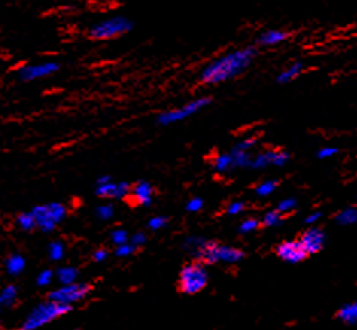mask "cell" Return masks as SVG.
I'll list each match as a JSON object with an SVG mask.
<instances>
[{
	"label": "cell",
	"mask_w": 357,
	"mask_h": 330,
	"mask_svg": "<svg viewBox=\"0 0 357 330\" xmlns=\"http://www.w3.org/2000/svg\"><path fill=\"white\" fill-rule=\"evenodd\" d=\"M211 165H213L216 172H227L233 167V157L229 152H222V154H218L213 157Z\"/></svg>",
	"instance_id": "7402d4cb"
},
{
	"label": "cell",
	"mask_w": 357,
	"mask_h": 330,
	"mask_svg": "<svg viewBox=\"0 0 357 330\" xmlns=\"http://www.w3.org/2000/svg\"><path fill=\"white\" fill-rule=\"evenodd\" d=\"M108 259V251L105 248H98L95 253H93V260L98 262V264H102Z\"/></svg>",
	"instance_id": "ab89813d"
},
{
	"label": "cell",
	"mask_w": 357,
	"mask_h": 330,
	"mask_svg": "<svg viewBox=\"0 0 357 330\" xmlns=\"http://www.w3.org/2000/svg\"><path fill=\"white\" fill-rule=\"evenodd\" d=\"M337 317L348 324H356L357 323V301L344 306L341 310H339Z\"/></svg>",
	"instance_id": "d4e9b609"
},
{
	"label": "cell",
	"mask_w": 357,
	"mask_h": 330,
	"mask_svg": "<svg viewBox=\"0 0 357 330\" xmlns=\"http://www.w3.org/2000/svg\"><path fill=\"white\" fill-rule=\"evenodd\" d=\"M336 223L341 225H353L357 224V209L356 207H347L336 215Z\"/></svg>",
	"instance_id": "cb8c5ba5"
},
{
	"label": "cell",
	"mask_w": 357,
	"mask_h": 330,
	"mask_svg": "<svg viewBox=\"0 0 357 330\" xmlns=\"http://www.w3.org/2000/svg\"><path fill=\"white\" fill-rule=\"evenodd\" d=\"M5 309V306H3V303H2V300H0V314H2V310Z\"/></svg>",
	"instance_id": "b9f144b4"
},
{
	"label": "cell",
	"mask_w": 357,
	"mask_h": 330,
	"mask_svg": "<svg viewBox=\"0 0 357 330\" xmlns=\"http://www.w3.org/2000/svg\"><path fill=\"white\" fill-rule=\"evenodd\" d=\"M303 70H304V64L296 61V63L289 66L287 69H284L283 72H280V75L277 76V82H280V84L292 82L294 80L298 78V76L303 73Z\"/></svg>",
	"instance_id": "ac0fdd59"
},
{
	"label": "cell",
	"mask_w": 357,
	"mask_h": 330,
	"mask_svg": "<svg viewBox=\"0 0 357 330\" xmlns=\"http://www.w3.org/2000/svg\"><path fill=\"white\" fill-rule=\"evenodd\" d=\"M337 152H339L337 148L326 147V148H321V149L317 152V156H318L319 160H326V158H330V157H335V156L337 154Z\"/></svg>",
	"instance_id": "74e56055"
},
{
	"label": "cell",
	"mask_w": 357,
	"mask_h": 330,
	"mask_svg": "<svg viewBox=\"0 0 357 330\" xmlns=\"http://www.w3.org/2000/svg\"><path fill=\"white\" fill-rule=\"evenodd\" d=\"M289 37H291V33H289L287 31L269 29V31H265L263 33H260L257 38V45L263 46V47H272V46L284 43L286 40H289Z\"/></svg>",
	"instance_id": "9a60e30c"
},
{
	"label": "cell",
	"mask_w": 357,
	"mask_h": 330,
	"mask_svg": "<svg viewBox=\"0 0 357 330\" xmlns=\"http://www.w3.org/2000/svg\"><path fill=\"white\" fill-rule=\"evenodd\" d=\"M277 255L289 264H298V262L307 257V253L304 251L300 241H286L277 247Z\"/></svg>",
	"instance_id": "7c38bea8"
},
{
	"label": "cell",
	"mask_w": 357,
	"mask_h": 330,
	"mask_svg": "<svg viewBox=\"0 0 357 330\" xmlns=\"http://www.w3.org/2000/svg\"><path fill=\"white\" fill-rule=\"evenodd\" d=\"M15 225L19 230L24 232V233H29L37 230V223H36V218H33L32 211H23V213L17 215L15 218Z\"/></svg>",
	"instance_id": "d6986e66"
},
{
	"label": "cell",
	"mask_w": 357,
	"mask_h": 330,
	"mask_svg": "<svg viewBox=\"0 0 357 330\" xmlns=\"http://www.w3.org/2000/svg\"><path fill=\"white\" fill-rule=\"evenodd\" d=\"M296 204H298V202H296L295 198H286L283 201H280V204L277 206V211H280V213L284 216L294 211L296 209Z\"/></svg>",
	"instance_id": "4dcf8cb0"
},
{
	"label": "cell",
	"mask_w": 357,
	"mask_h": 330,
	"mask_svg": "<svg viewBox=\"0 0 357 330\" xmlns=\"http://www.w3.org/2000/svg\"><path fill=\"white\" fill-rule=\"evenodd\" d=\"M298 241L303 245L304 251L307 253V256H309V255H314V253L322 250V247H324V242H326V234L321 230V228L313 227V228H309V230H305Z\"/></svg>",
	"instance_id": "5bb4252c"
},
{
	"label": "cell",
	"mask_w": 357,
	"mask_h": 330,
	"mask_svg": "<svg viewBox=\"0 0 357 330\" xmlns=\"http://www.w3.org/2000/svg\"><path fill=\"white\" fill-rule=\"evenodd\" d=\"M26 267H28L26 257L20 255V253H13V255L8 256L5 260V271L6 274L11 277L22 276L24 273V269H26Z\"/></svg>",
	"instance_id": "2e32d148"
},
{
	"label": "cell",
	"mask_w": 357,
	"mask_h": 330,
	"mask_svg": "<svg viewBox=\"0 0 357 330\" xmlns=\"http://www.w3.org/2000/svg\"><path fill=\"white\" fill-rule=\"evenodd\" d=\"M167 218L166 216H152L149 221H148V228L152 232H158V230H163V228L167 225Z\"/></svg>",
	"instance_id": "1f68e13d"
},
{
	"label": "cell",
	"mask_w": 357,
	"mask_h": 330,
	"mask_svg": "<svg viewBox=\"0 0 357 330\" xmlns=\"http://www.w3.org/2000/svg\"><path fill=\"white\" fill-rule=\"evenodd\" d=\"M257 145V139L256 137H248V139H243V140H241L239 143H236L234 145V148L236 149H239V151H246V152H250L254 147Z\"/></svg>",
	"instance_id": "e575fe53"
},
{
	"label": "cell",
	"mask_w": 357,
	"mask_h": 330,
	"mask_svg": "<svg viewBox=\"0 0 357 330\" xmlns=\"http://www.w3.org/2000/svg\"><path fill=\"white\" fill-rule=\"evenodd\" d=\"M36 283L38 287H49L55 283V271L41 269L36 277Z\"/></svg>",
	"instance_id": "484cf974"
},
{
	"label": "cell",
	"mask_w": 357,
	"mask_h": 330,
	"mask_svg": "<svg viewBox=\"0 0 357 330\" xmlns=\"http://www.w3.org/2000/svg\"><path fill=\"white\" fill-rule=\"evenodd\" d=\"M283 215L280 213V211H277V210H271V211H268V213L263 216V219H261V224L265 225V227H275V225H280L283 223Z\"/></svg>",
	"instance_id": "f1b7e54d"
},
{
	"label": "cell",
	"mask_w": 357,
	"mask_h": 330,
	"mask_svg": "<svg viewBox=\"0 0 357 330\" xmlns=\"http://www.w3.org/2000/svg\"><path fill=\"white\" fill-rule=\"evenodd\" d=\"M95 192L102 200H125L130 197L131 184L128 181H114L109 175H100L96 180Z\"/></svg>",
	"instance_id": "30bf717a"
},
{
	"label": "cell",
	"mask_w": 357,
	"mask_h": 330,
	"mask_svg": "<svg viewBox=\"0 0 357 330\" xmlns=\"http://www.w3.org/2000/svg\"><path fill=\"white\" fill-rule=\"evenodd\" d=\"M210 104H211V98H207V96L197 98L184 105L169 108V110H166V112H161L157 117V123L161 126H167V125L183 122L197 113H199L201 110L208 107Z\"/></svg>",
	"instance_id": "8992f818"
},
{
	"label": "cell",
	"mask_w": 357,
	"mask_h": 330,
	"mask_svg": "<svg viewBox=\"0 0 357 330\" xmlns=\"http://www.w3.org/2000/svg\"><path fill=\"white\" fill-rule=\"evenodd\" d=\"M61 66H59L58 61H38V63H29V64H22L15 69L14 75L15 78L20 82H37V81H43L47 78H52L55 76Z\"/></svg>",
	"instance_id": "ba28073f"
},
{
	"label": "cell",
	"mask_w": 357,
	"mask_h": 330,
	"mask_svg": "<svg viewBox=\"0 0 357 330\" xmlns=\"http://www.w3.org/2000/svg\"><path fill=\"white\" fill-rule=\"evenodd\" d=\"M243 210H245V202H242V201H233L227 206V213L231 215V216L241 215Z\"/></svg>",
	"instance_id": "d590c367"
},
{
	"label": "cell",
	"mask_w": 357,
	"mask_h": 330,
	"mask_svg": "<svg viewBox=\"0 0 357 330\" xmlns=\"http://www.w3.org/2000/svg\"><path fill=\"white\" fill-rule=\"evenodd\" d=\"M289 160H291V154L284 149H268L261 151L257 156H252L250 167L252 169H265L268 166H284Z\"/></svg>",
	"instance_id": "8fae6325"
},
{
	"label": "cell",
	"mask_w": 357,
	"mask_h": 330,
	"mask_svg": "<svg viewBox=\"0 0 357 330\" xmlns=\"http://www.w3.org/2000/svg\"><path fill=\"white\" fill-rule=\"evenodd\" d=\"M131 236L128 234V232L123 230V228H116V230L112 232V236H109V239H112V243L114 247H119V245H123L126 242H130Z\"/></svg>",
	"instance_id": "f546056e"
},
{
	"label": "cell",
	"mask_w": 357,
	"mask_h": 330,
	"mask_svg": "<svg viewBox=\"0 0 357 330\" xmlns=\"http://www.w3.org/2000/svg\"><path fill=\"white\" fill-rule=\"evenodd\" d=\"M90 292H91V286L89 283L75 282L70 285H58L55 290L49 294V299L73 309L75 304L86 300L90 295Z\"/></svg>",
	"instance_id": "9c48e42d"
},
{
	"label": "cell",
	"mask_w": 357,
	"mask_h": 330,
	"mask_svg": "<svg viewBox=\"0 0 357 330\" xmlns=\"http://www.w3.org/2000/svg\"><path fill=\"white\" fill-rule=\"evenodd\" d=\"M67 255V247L63 241H52L47 245V257L52 262H63Z\"/></svg>",
	"instance_id": "ffe728a7"
},
{
	"label": "cell",
	"mask_w": 357,
	"mask_h": 330,
	"mask_svg": "<svg viewBox=\"0 0 357 330\" xmlns=\"http://www.w3.org/2000/svg\"><path fill=\"white\" fill-rule=\"evenodd\" d=\"M277 186H278V181H277V180H266V181H263V183H260V184L257 186V188H256V193H257L259 197H261V198L269 197L271 193L275 192Z\"/></svg>",
	"instance_id": "83f0119b"
},
{
	"label": "cell",
	"mask_w": 357,
	"mask_h": 330,
	"mask_svg": "<svg viewBox=\"0 0 357 330\" xmlns=\"http://www.w3.org/2000/svg\"><path fill=\"white\" fill-rule=\"evenodd\" d=\"M134 29V22L126 15H112L90 24L87 36L93 41H109L123 37Z\"/></svg>",
	"instance_id": "3957f363"
},
{
	"label": "cell",
	"mask_w": 357,
	"mask_h": 330,
	"mask_svg": "<svg viewBox=\"0 0 357 330\" xmlns=\"http://www.w3.org/2000/svg\"><path fill=\"white\" fill-rule=\"evenodd\" d=\"M55 282L58 285H70L79 282V271L73 265H59L55 269Z\"/></svg>",
	"instance_id": "e0dca14e"
},
{
	"label": "cell",
	"mask_w": 357,
	"mask_h": 330,
	"mask_svg": "<svg viewBox=\"0 0 357 330\" xmlns=\"http://www.w3.org/2000/svg\"><path fill=\"white\" fill-rule=\"evenodd\" d=\"M130 242L134 245L135 248H142L143 245H146V242H148V238H146V234L144 233H142V232H139V233H134L131 238H130Z\"/></svg>",
	"instance_id": "8d00e7d4"
},
{
	"label": "cell",
	"mask_w": 357,
	"mask_h": 330,
	"mask_svg": "<svg viewBox=\"0 0 357 330\" xmlns=\"http://www.w3.org/2000/svg\"><path fill=\"white\" fill-rule=\"evenodd\" d=\"M208 283V274L202 264L193 262V264H187L180 271V278H178V285L184 294H198Z\"/></svg>",
	"instance_id": "52a82bcc"
},
{
	"label": "cell",
	"mask_w": 357,
	"mask_h": 330,
	"mask_svg": "<svg viewBox=\"0 0 357 330\" xmlns=\"http://www.w3.org/2000/svg\"><path fill=\"white\" fill-rule=\"evenodd\" d=\"M259 225H260L259 219L248 218V219H245V221H242V224L239 225V232L241 233H251L256 230V228H259Z\"/></svg>",
	"instance_id": "836d02e7"
},
{
	"label": "cell",
	"mask_w": 357,
	"mask_h": 330,
	"mask_svg": "<svg viewBox=\"0 0 357 330\" xmlns=\"http://www.w3.org/2000/svg\"><path fill=\"white\" fill-rule=\"evenodd\" d=\"M72 308H67L64 304H59L54 300H45L36 304L26 315L23 317L20 323V330H38L45 326L52 324L54 321L63 318L69 314Z\"/></svg>",
	"instance_id": "7a4b0ae2"
},
{
	"label": "cell",
	"mask_w": 357,
	"mask_h": 330,
	"mask_svg": "<svg viewBox=\"0 0 357 330\" xmlns=\"http://www.w3.org/2000/svg\"><path fill=\"white\" fill-rule=\"evenodd\" d=\"M128 198L135 206H151L152 201H154V188H152L151 183L140 180L135 184H131V192Z\"/></svg>",
	"instance_id": "4fadbf2b"
},
{
	"label": "cell",
	"mask_w": 357,
	"mask_h": 330,
	"mask_svg": "<svg viewBox=\"0 0 357 330\" xmlns=\"http://www.w3.org/2000/svg\"><path fill=\"white\" fill-rule=\"evenodd\" d=\"M135 251H137V248H135L131 242L119 245V247H116V250H114L117 257H130L134 255Z\"/></svg>",
	"instance_id": "d6a6232c"
},
{
	"label": "cell",
	"mask_w": 357,
	"mask_h": 330,
	"mask_svg": "<svg viewBox=\"0 0 357 330\" xmlns=\"http://www.w3.org/2000/svg\"><path fill=\"white\" fill-rule=\"evenodd\" d=\"M257 57V50L252 46L234 49L210 61L199 73V81L206 86H216L231 81L242 75Z\"/></svg>",
	"instance_id": "6da1fadb"
},
{
	"label": "cell",
	"mask_w": 357,
	"mask_h": 330,
	"mask_svg": "<svg viewBox=\"0 0 357 330\" xmlns=\"http://www.w3.org/2000/svg\"><path fill=\"white\" fill-rule=\"evenodd\" d=\"M319 219H321L319 211H313V213H310L307 218H305V223H307V224H314L317 221H319Z\"/></svg>",
	"instance_id": "60d3db41"
},
{
	"label": "cell",
	"mask_w": 357,
	"mask_h": 330,
	"mask_svg": "<svg viewBox=\"0 0 357 330\" xmlns=\"http://www.w3.org/2000/svg\"><path fill=\"white\" fill-rule=\"evenodd\" d=\"M31 211L33 218H36L37 230H40L41 233H52L66 221L67 215H69V209H67V206L58 201L38 204L36 207H32Z\"/></svg>",
	"instance_id": "277c9868"
},
{
	"label": "cell",
	"mask_w": 357,
	"mask_h": 330,
	"mask_svg": "<svg viewBox=\"0 0 357 330\" xmlns=\"http://www.w3.org/2000/svg\"><path fill=\"white\" fill-rule=\"evenodd\" d=\"M233 157V167H250L251 165V152H246V151H239L233 148L231 152H229Z\"/></svg>",
	"instance_id": "603a6c76"
},
{
	"label": "cell",
	"mask_w": 357,
	"mask_h": 330,
	"mask_svg": "<svg viewBox=\"0 0 357 330\" xmlns=\"http://www.w3.org/2000/svg\"><path fill=\"white\" fill-rule=\"evenodd\" d=\"M19 299V290L14 285H6L0 290V300H2L5 308H11Z\"/></svg>",
	"instance_id": "44dd1931"
},
{
	"label": "cell",
	"mask_w": 357,
	"mask_h": 330,
	"mask_svg": "<svg viewBox=\"0 0 357 330\" xmlns=\"http://www.w3.org/2000/svg\"><path fill=\"white\" fill-rule=\"evenodd\" d=\"M114 213L116 210L112 202H104V204H99L95 209V216L100 219V221H109V219H113Z\"/></svg>",
	"instance_id": "4316f807"
},
{
	"label": "cell",
	"mask_w": 357,
	"mask_h": 330,
	"mask_svg": "<svg viewBox=\"0 0 357 330\" xmlns=\"http://www.w3.org/2000/svg\"><path fill=\"white\" fill-rule=\"evenodd\" d=\"M204 207V201L199 197H193L192 200L187 201L185 209L187 211H199Z\"/></svg>",
	"instance_id": "f35d334b"
},
{
	"label": "cell",
	"mask_w": 357,
	"mask_h": 330,
	"mask_svg": "<svg viewBox=\"0 0 357 330\" xmlns=\"http://www.w3.org/2000/svg\"><path fill=\"white\" fill-rule=\"evenodd\" d=\"M195 256L201 259L204 264H218V262H224V264H236L243 259V251L234 247H228V245H220L216 242L206 241Z\"/></svg>",
	"instance_id": "5b68a950"
}]
</instances>
